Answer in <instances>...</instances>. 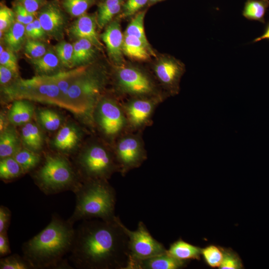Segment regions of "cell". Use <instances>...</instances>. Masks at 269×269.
<instances>
[{
    "label": "cell",
    "instance_id": "6da1fadb",
    "mask_svg": "<svg viewBox=\"0 0 269 269\" xmlns=\"http://www.w3.org/2000/svg\"><path fill=\"white\" fill-rule=\"evenodd\" d=\"M122 221L87 219L75 229L69 259L81 269H126L130 256L129 238Z\"/></svg>",
    "mask_w": 269,
    "mask_h": 269
},
{
    "label": "cell",
    "instance_id": "7a4b0ae2",
    "mask_svg": "<svg viewBox=\"0 0 269 269\" xmlns=\"http://www.w3.org/2000/svg\"><path fill=\"white\" fill-rule=\"evenodd\" d=\"M73 225L68 220L53 215L44 229L23 244V257L34 269L71 268L64 257L72 247L75 234Z\"/></svg>",
    "mask_w": 269,
    "mask_h": 269
},
{
    "label": "cell",
    "instance_id": "3957f363",
    "mask_svg": "<svg viewBox=\"0 0 269 269\" xmlns=\"http://www.w3.org/2000/svg\"><path fill=\"white\" fill-rule=\"evenodd\" d=\"M74 193L76 198L75 208L68 219L72 224L80 220L110 221L116 218V192L107 180L82 181Z\"/></svg>",
    "mask_w": 269,
    "mask_h": 269
},
{
    "label": "cell",
    "instance_id": "277c9868",
    "mask_svg": "<svg viewBox=\"0 0 269 269\" xmlns=\"http://www.w3.org/2000/svg\"><path fill=\"white\" fill-rule=\"evenodd\" d=\"M108 82L106 70L97 65H88L74 78L67 97L69 110L83 116L91 123L95 107L103 96Z\"/></svg>",
    "mask_w": 269,
    "mask_h": 269
},
{
    "label": "cell",
    "instance_id": "5b68a950",
    "mask_svg": "<svg viewBox=\"0 0 269 269\" xmlns=\"http://www.w3.org/2000/svg\"><path fill=\"white\" fill-rule=\"evenodd\" d=\"M33 177L37 186L47 195L67 191L74 192L82 182L70 161L60 154L45 155Z\"/></svg>",
    "mask_w": 269,
    "mask_h": 269
},
{
    "label": "cell",
    "instance_id": "8992f818",
    "mask_svg": "<svg viewBox=\"0 0 269 269\" xmlns=\"http://www.w3.org/2000/svg\"><path fill=\"white\" fill-rule=\"evenodd\" d=\"M2 92L9 100L23 99L55 105L65 109L53 75H36L29 79L18 77L2 87Z\"/></svg>",
    "mask_w": 269,
    "mask_h": 269
},
{
    "label": "cell",
    "instance_id": "52a82bcc",
    "mask_svg": "<svg viewBox=\"0 0 269 269\" xmlns=\"http://www.w3.org/2000/svg\"><path fill=\"white\" fill-rule=\"evenodd\" d=\"M82 181L108 180L120 171L114 153L103 145L94 143L85 147L76 160Z\"/></svg>",
    "mask_w": 269,
    "mask_h": 269
},
{
    "label": "cell",
    "instance_id": "ba28073f",
    "mask_svg": "<svg viewBox=\"0 0 269 269\" xmlns=\"http://www.w3.org/2000/svg\"><path fill=\"white\" fill-rule=\"evenodd\" d=\"M93 121L110 139L119 137L128 129L123 106L113 98L102 96L93 114Z\"/></svg>",
    "mask_w": 269,
    "mask_h": 269
},
{
    "label": "cell",
    "instance_id": "9c48e42d",
    "mask_svg": "<svg viewBox=\"0 0 269 269\" xmlns=\"http://www.w3.org/2000/svg\"><path fill=\"white\" fill-rule=\"evenodd\" d=\"M114 153L123 175L140 166L146 159L143 142L138 134L124 133L120 136Z\"/></svg>",
    "mask_w": 269,
    "mask_h": 269
},
{
    "label": "cell",
    "instance_id": "30bf717a",
    "mask_svg": "<svg viewBox=\"0 0 269 269\" xmlns=\"http://www.w3.org/2000/svg\"><path fill=\"white\" fill-rule=\"evenodd\" d=\"M117 85L123 93L133 97H159L150 77L132 66H117L115 73Z\"/></svg>",
    "mask_w": 269,
    "mask_h": 269
},
{
    "label": "cell",
    "instance_id": "8fae6325",
    "mask_svg": "<svg viewBox=\"0 0 269 269\" xmlns=\"http://www.w3.org/2000/svg\"><path fill=\"white\" fill-rule=\"evenodd\" d=\"M122 226L129 238L130 257L143 259L166 253L162 244L152 237L142 221L135 231L129 230L123 223Z\"/></svg>",
    "mask_w": 269,
    "mask_h": 269
},
{
    "label": "cell",
    "instance_id": "7c38bea8",
    "mask_svg": "<svg viewBox=\"0 0 269 269\" xmlns=\"http://www.w3.org/2000/svg\"><path fill=\"white\" fill-rule=\"evenodd\" d=\"M65 12L56 0L46 2L37 12V18L49 38L63 40L68 23Z\"/></svg>",
    "mask_w": 269,
    "mask_h": 269
},
{
    "label": "cell",
    "instance_id": "4fadbf2b",
    "mask_svg": "<svg viewBox=\"0 0 269 269\" xmlns=\"http://www.w3.org/2000/svg\"><path fill=\"white\" fill-rule=\"evenodd\" d=\"M159 97H133L123 106L128 123V128L138 130L149 123L157 105Z\"/></svg>",
    "mask_w": 269,
    "mask_h": 269
},
{
    "label": "cell",
    "instance_id": "5bb4252c",
    "mask_svg": "<svg viewBox=\"0 0 269 269\" xmlns=\"http://www.w3.org/2000/svg\"><path fill=\"white\" fill-rule=\"evenodd\" d=\"M97 26L96 14L85 13L77 17L67 31L69 36L75 40H88L98 50H102L103 45L97 31Z\"/></svg>",
    "mask_w": 269,
    "mask_h": 269
},
{
    "label": "cell",
    "instance_id": "9a60e30c",
    "mask_svg": "<svg viewBox=\"0 0 269 269\" xmlns=\"http://www.w3.org/2000/svg\"><path fill=\"white\" fill-rule=\"evenodd\" d=\"M154 72L158 80L172 94L178 93L179 81L184 72L182 63L173 58H165L155 65Z\"/></svg>",
    "mask_w": 269,
    "mask_h": 269
},
{
    "label": "cell",
    "instance_id": "2e32d148",
    "mask_svg": "<svg viewBox=\"0 0 269 269\" xmlns=\"http://www.w3.org/2000/svg\"><path fill=\"white\" fill-rule=\"evenodd\" d=\"M124 38L120 21L117 19L111 21L100 35V38L106 46L110 58L116 66L123 64Z\"/></svg>",
    "mask_w": 269,
    "mask_h": 269
},
{
    "label": "cell",
    "instance_id": "e0dca14e",
    "mask_svg": "<svg viewBox=\"0 0 269 269\" xmlns=\"http://www.w3.org/2000/svg\"><path fill=\"white\" fill-rule=\"evenodd\" d=\"M187 262L177 260L166 252L162 255L143 259L130 257L126 269H178L185 267Z\"/></svg>",
    "mask_w": 269,
    "mask_h": 269
},
{
    "label": "cell",
    "instance_id": "ac0fdd59",
    "mask_svg": "<svg viewBox=\"0 0 269 269\" xmlns=\"http://www.w3.org/2000/svg\"><path fill=\"white\" fill-rule=\"evenodd\" d=\"M81 133L75 125L68 123L61 127L52 141L54 148L63 153L73 151L79 143Z\"/></svg>",
    "mask_w": 269,
    "mask_h": 269
},
{
    "label": "cell",
    "instance_id": "d6986e66",
    "mask_svg": "<svg viewBox=\"0 0 269 269\" xmlns=\"http://www.w3.org/2000/svg\"><path fill=\"white\" fill-rule=\"evenodd\" d=\"M30 63L38 75L51 76L63 70L62 66L53 48L50 47L42 56L29 59Z\"/></svg>",
    "mask_w": 269,
    "mask_h": 269
},
{
    "label": "cell",
    "instance_id": "ffe728a7",
    "mask_svg": "<svg viewBox=\"0 0 269 269\" xmlns=\"http://www.w3.org/2000/svg\"><path fill=\"white\" fill-rule=\"evenodd\" d=\"M73 45L72 69L91 64L96 57L98 49L91 42L85 39L75 40Z\"/></svg>",
    "mask_w": 269,
    "mask_h": 269
},
{
    "label": "cell",
    "instance_id": "44dd1931",
    "mask_svg": "<svg viewBox=\"0 0 269 269\" xmlns=\"http://www.w3.org/2000/svg\"><path fill=\"white\" fill-rule=\"evenodd\" d=\"M34 107L30 101L14 100L7 115L9 123L13 126H23L31 121Z\"/></svg>",
    "mask_w": 269,
    "mask_h": 269
},
{
    "label": "cell",
    "instance_id": "7402d4cb",
    "mask_svg": "<svg viewBox=\"0 0 269 269\" xmlns=\"http://www.w3.org/2000/svg\"><path fill=\"white\" fill-rule=\"evenodd\" d=\"M14 126L10 124L0 132V158L13 156L21 148V139Z\"/></svg>",
    "mask_w": 269,
    "mask_h": 269
},
{
    "label": "cell",
    "instance_id": "603a6c76",
    "mask_svg": "<svg viewBox=\"0 0 269 269\" xmlns=\"http://www.w3.org/2000/svg\"><path fill=\"white\" fill-rule=\"evenodd\" d=\"M20 137L25 148L38 153L41 150L44 143L43 136L35 123L29 122L22 126Z\"/></svg>",
    "mask_w": 269,
    "mask_h": 269
},
{
    "label": "cell",
    "instance_id": "cb8c5ba5",
    "mask_svg": "<svg viewBox=\"0 0 269 269\" xmlns=\"http://www.w3.org/2000/svg\"><path fill=\"white\" fill-rule=\"evenodd\" d=\"M123 53L129 57L140 61H145L153 54L150 46L140 39L131 35H124Z\"/></svg>",
    "mask_w": 269,
    "mask_h": 269
},
{
    "label": "cell",
    "instance_id": "d4e9b609",
    "mask_svg": "<svg viewBox=\"0 0 269 269\" xmlns=\"http://www.w3.org/2000/svg\"><path fill=\"white\" fill-rule=\"evenodd\" d=\"M201 248L179 239L170 245L167 253L177 260L188 262L200 259Z\"/></svg>",
    "mask_w": 269,
    "mask_h": 269
},
{
    "label": "cell",
    "instance_id": "484cf974",
    "mask_svg": "<svg viewBox=\"0 0 269 269\" xmlns=\"http://www.w3.org/2000/svg\"><path fill=\"white\" fill-rule=\"evenodd\" d=\"M1 39L5 47L16 53L23 48L27 39L25 25L16 21L4 33Z\"/></svg>",
    "mask_w": 269,
    "mask_h": 269
},
{
    "label": "cell",
    "instance_id": "4316f807",
    "mask_svg": "<svg viewBox=\"0 0 269 269\" xmlns=\"http://www.w3.org/2000/svg\"><path fill=\"white\" fill-rule=\"evenodd\" d=\"M123 2V0H105L99 4L96 17L99 28H103L113 20L120 12Z\"/></svg>",
    "mask_w": 269,
    "mask_h": 269
},
{
    "label": "cell",
    "instance_id": "83f0119b",
    "mask_svg": "<svg viewBox=\"0 0 269 269\" xmlns=\"http://www.w3.org/2000/svg\"><path fill=\"white\" fill-rule=\"evenodd\" d=\"M86 66L77 67L66 70H64L53 75L60 90L61 97L65 105V109L68 110L67 97L69 87L76 76L83 71Z\"/></svg>",
    "mask_w": 269,
    "mask_h": 269
},
{
    "label": "cell",
    "instance_id": "f1b7e54d",
    "mask_svg": "<svg viewBox=\"0 0 269 269\" xmlns=\"http://www.w3.org/2000/svg\"><path fill=\"white\" fill-rule=\"evenodd\" d=\"M24 172L13 156L1 158L0 178L4 182H10L24 174Z\"/></svg>",
    "mask_w": 269,
    "mask_h": 269
},
{
    "label": "cell",
    "instance_id": "f546056e",
    "mask_svg": "<svg viewBox=\"0 0 269 269\" xmlns=\"http://www.w3.org/2000/svg\"><path fill=\"white\" fill-rule=\"evenodd\" d=\"M24 173L30 172L40 164L41 157L39 153L25 147H21L13 156Z\"/></svg>",
    "mask_w": 269,
    "mask_h": 269
},
{
    "label": "cell",
    "instance_id": "4dcf8cb0",
    "mask_svg": "<svg viewBox=\"0 0 269 269\" xmlns=\"http://www.w3.org/2000/svg\"><path fill=\"white\" fill-rule=\"evenodd\" d=\"M36 116L40 126L48 132H54L59 129L62 124V117L51 109H40L37 111Z\"/></svg>",
    "mask_w": 269,
    "mask_h": 269
},
{
    "label": "cell",
    "instance_id": "1f68e13d",
    "mask_svg": "<svg viewBox=\"0 0 269 269\" xmlns=\"http://www.w3.org/2000/svg\"><path fill=\"white\" fill-rule=\"evenodd\" d=\"M268 5V0H248L243 10V15L247 19L264 22Z\"/></svg>",
    "mask_w": 269,
    "mask_h": 269
},
{
    "label": "cell",
    "instance_id": "d6a6232c",
    "mask_svg": "<svg viewBox=\"0 0 269 269\" xmlns=\"http://www.w3.org/2000/svg\"><path fill=\"white\" fill-rule=\"evenodd\" d=\"M96 0H62L65 11L73 17H78L85 13Z\"/></svg>",
    "mask_w": 269,
    "mask_h": 269
},
{
    "label": "cell",
    "instance_id": "836d02e7",
    "mask_svg": "<svg viewBox=\"0 0 269 269\" xmlns=\"http://www.w3.org/2000/svg\"><path fill=\"white\" fill-rule=\"evenodd\" d=\"M145 14V11H142L134 16L128 24L125 35L136 37L150 46L144 32V18Z\"/></svg>",
    "mask_w": 269,
    "mask_h": 269
},
{
    "label": "cell",
    "instance_id": "e575fe53",
    "mask_svg": "<svg viewBox=\"0 0 269 269\" xmlns=\"http://www.w3.org/2000/svg\"><path fill=\"white\" fill-rule=\"evenodd\" d=\"M53 48L64 68L72 69L73 45L65 40H61Z\"/></svg>",
    "mask_w": 269,
    "mask_h": 269
},
{
    "label": "cell",
    "instance_id": "d590c367",
    "mask_svg": "<svg viewBox=\"0 0 269 269\" xmlns=\"http://www.w3.org/2000/svg\"><path fill=\"white\" fill-rule=\"evenodd\" d=\"M201 255L209 267L219 268L223 259V248L209 245L201 249Z\"/></svg>",
    "mask_w": 269,
    "mask_h": 269
},
{
    "label": "cell",
    "instance_id": "8d00e7d4",
    "mask_svg": "<svg viewBox=\"0 0 269 269\" xmlns=\"http://www.w3.org/2000/svg\"><path fill=\"white\" fill-rule=\"evenodd\" d=\"M23 48L25 54L29 59H36L44 55L50 47L45 41L26 39Z\"/></svg>",
    "mask_w": 269,
    "mask_h": 269
},
{
    "label": "cell",
    "instance_id": "74e56055",
    "mask_svg": "<svg viewBox=\"0 0 269 269\" xmlns=\"http://www.w3.org/2000/svg\"><path fill=\"white\" fill-rule=\"evenodd\" d=\"M0 269H33L29 262L23 256L13 254L2 257L0 260Z\"/></svg>",
    "mask_w": 269,
    "mask_h": 269
},
{
    "label": "cell",
    "instance_id": "f35d334b",
    "mask_svg": "<svg viewBox=\"0 0 269 269\" xmlns=\"http://www.w3.org/2000/svg\"><path fill=\"white\" fill-rule=\"evenodd\" d=\"M223 259L220 269H241L242 261L239 255L231 249L223 248Z\"/></svg>",
    "mask_w": 269,
    "mask_h": 269
},
{
    "label": "cell",
    "instance_id": "ab89813d",
    "mask_svg": "<svg viewBox=\"0 0 269 269\" xmlns=\"http://www.w3.org/2000/svg\"><path fill=\"white\" fill-rule=\"evenodd\" d=\"M16 21L15 14L13 9L5 5L1 4L0 7V37Z\"/></svg>",
    "mask_w": 269,
    "mask_h": 269
},
{
    "label": "cell",
    "instance_id": "60d3db41",
    "mask_svg": "<svg viewBox=\"0 0 269 269\" xmlns=\"http://www.w3.org/2000/svg\"><path fill=\"white\" fill-rule=\"evenodd\" d=\"M0 65L5 66L18 75V65L16 53L4 46L0 53Z\"/></svg>",
    "mask_w": 269,
    "mask_h": 269
},
{
    "label": "cell",
    "instance_id": "b9f144b4",
    "mask_svg": "<svg viewBox=\"0 0 269 269\" xmlns=\"http://www.w3.org/2000/svg\"><path fill=\"white\" fill-rule=\"evenodd\" d=\"M13 10L15 14L16 21L25 25L32 22L36 18L35 15L17 2L15 3Z\"/></svg>",
    "mask_w": 269,
    "mask_h": 269
},
{
    "label": "cell",
    "instance_id": "7bdbcfd3",
    "mask_svg": "<svg viewBox=\"0 0 269 269\" xmlns=\"http://www.w3.org/2000/svg\"><path fill=\"white\" fill-rule=\"evenodd\" d=\"M148 0H127L123 4L122 16L128 17L134 14L142 8Z\"/></svg>",
    "mask_w": 269,
    "mask_h": 269
},
{
    "label": "cell",
    "instance_id": "ee69618b",
    "mask_svg": "<svg viewBox=\"0 0 269 269\" xmlns=\"http://www.w3.org/2000/svg\"><path fill=\"white\" fill-rule=\"evenodd\" d=\"M27 11L34 15L37 14L40 8L46 3V0H16Z\"/></svg>",
    "mask_w": 269,
    "mask_h": 269
},
{
    "label": "cell",
    "instance_id": "f6af8a7d",
    "mask_svg": "<svg viewBox=\"0 0 269 269\" xmlns=\"http://www.w3.org/2000/svg\"><path fill=\"white\" fill-rule=\"evenodd\" d=\"M11 211L6 206H0V233H7L11 220Z\"/></svg>",
    "mask_w": 269,
    "mask_h": 269
},
{
    "label": "cell",
    "instance_id": "bcb514c9",
    "mask_svg": "<svg viewBox=\"0 0 269 269\" xmlns=\"http://www.w3.org/2000/svg\"><path fill=\"white\" fill-rule=\"evenodd\" d=\"M18 77L13 71L8 68L0 65V84L1 86H5Z\"/></svg>",
    "mask_w": 269,
    "mask_h": 269
},
{
    "label": "cell",
    "instance_id": "7dc6e473",
    "mask_svg": "<svg viewBox=\"0 0 269 269\" xmlns=\"http://www.w3.org/2000/svg\"><path fill=\"white\" fill-rule=\"evenodd\" d=\"M11 253L7 233H0V256L4 257Z\"/></svg>",
    "mask_w": 269,
    "mask_h": 269
},
{
    "label": "cell",
    "instance_id": "c3c4849f",
    "mask_svg": "<svg viewBox=\"0 0 269 269\" xmlns=\"http://www.w3.org/2000/svg\"><path fill=\"white\" fill-rule=\"evenodd\" d=\"M32 22L35 31L36 39L46 42L47 39L49 37L42 27L38 19L36 18Z\"/></svg>",
    "mask_w": 269,
    "mask_h": 269
},
{
    "label": "cell",
    "instance_id": "681fc988",
    "mask_svg": "<svg viewBox=\"0 0 269 269\" xmlns=\"http://www.w3.org/2000/svg\"><path fill=\"white\" fill-rule=\"evenodd\" d=\"M32 22L25 25V35L27 39L36 40Z\"/></svg>",
    "mask_w": 269,
    "mask_h": 269
},
{
    "label": "cell",
    "instance_id": "f907efd6",
    "mask_svg": "<svg viewBox=\"0 0 269 269\" xmlns=\"http://www.w3.org/2000/svg\"><path fill=\"white\" fill-rule=\"evenodd\" d=\"M264 39L269 40V24L267 26L264 33L261 36L255 39L253 41V42H259Z\"/></svg>",
    "mask_w": 269,
    "mask_h": 269
},
{
    "label": "cell",
    "instance_id": "816d5d0a",
    "mask_svg": "<svg viewBox=\"0 0 269 269\" xmlns=\"http://www.w3.org/2000/svg\"><path fill=\"white\" fill-rule=\"evenodd\" d=\"M149 0L150 1H152V2H156V1H158L162 0Z\"/></svg>",
    "mask_w": 269,
    "mask_h": 269
}]
</instances>
